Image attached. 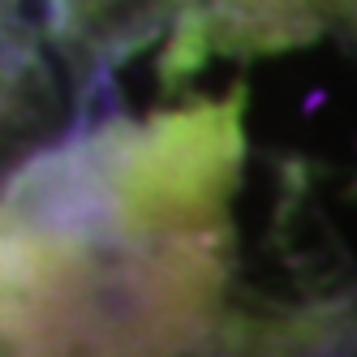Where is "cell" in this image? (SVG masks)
Returning <instances> with one entry per match:
<instances>
[{
    "instance_id": "obj_1",
    "label": "cell",
    "mask_w": 357,
    "mask_h": 357,
    "mask_svg": "<svg viewBox=\"0 0 357 357\" xmlns=\"http://www.w3.org/2000/svg\"><path fill=\"white\" fill-rule=\"evenodd\" d=\"M237 99L104 121L0 185V357H190L228 271Z\"/></svg>"
},
{
    "instance_id": "obj_3",
    "label": "cell",
    "mask_w": 357,
    "mask_h": 357,
    "mask_svg": "<svg viewBox=\"0 0 357 357\" xmlns=\"http://www.w3.org/2000/svg\"><path fill=\"white\" fill-rule=\"evenodd\" d=\"M47 108H52V91H47L22 0H0V172L9 168L26 134L43 125Z\"/></svg>"
},
{
    "instance_id": "obj_2",
    "label": "cell",
    "mask_w": 357,
    "mask_h": 357,
    "mask_svg": "<svg viewBox=\"0 0 357 357\" xmlns=\"http://www.w3.org/2000/svg\"><path fill=\"white\" fill-rule=\"evenodd\" d=\"M47 31L86 73H108L134 52L168 39L172 69L207 56L280 52L314 39L349 13V0H43Z\"/></svg>"
},
{
    "instance_id": "obj_4",
    "label": "cell",
    "mask_w": 357,
    "mask_h": 357,
    "mask_svg": "<svg viewBox=\"0 0 357 357\" xmlns=\"http://www.w3.org/2000/svg\"><path fill=\"white\" fill-rule=\"evenodd\" d=\"M344 31L357 35V0H349V13H344Z\"/></svg>"
}]
</instances>
